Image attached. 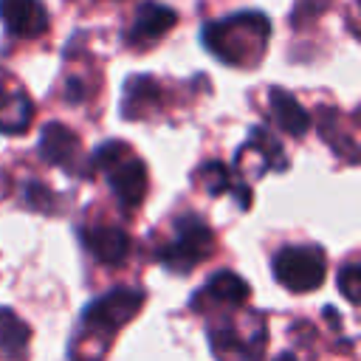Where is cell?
<instances>
[{
    "label": "cell",
    "instance_id": "1",
    "mask_svg": "<svg viewBox=\"0 0 361 361\" xmlns=\"http://www.w3.org/2000/svg\"><path fill=\"white\" fill-rule=\"evenodd\" d=\"M206 51L231 68H251L262 59L271 39V20L262 11H237L200 28Z\"/></svg>",
    "mask_w": 361,
    "mask_h": 361
},
{
    "label": "cell",
    "instance_id": "2",
    "mask_svg": "<svg viewBox=\"0 0 361 361\" xmlns=\"http://www.w3.org/2000/svg\"><path fill=\"white\" fill-rule=\"evenodd\" d=\"M144 305V290L141 288H113L93 299L79 319V336L71 344V358H76L82 350L87 355L82 361H102L107 353L110 338L124 327Z\"/></svg>",
    "mask_w": 361,
    "mask_h": 361
},
{
    "label": "cell",
    "instance_id": "3",
    "mask_svg": "<svg viewBox=\"0 0 361 361\" xmlns=\"http://www.w3.org/2000/svg\"><path fill=\"white\" fill-rule=\"evenodd\" d=\"M87 172L104 175L113 197L124 212L141 206L147 195V166L124 141H104L87 158Z\"/></svg>",
    "mask_w": 361,
    "mask_h": 361
},
{
    "label": "cell",
    "instance_id": "4",
    "mask_svg": "<svg viewBox=\"0 0 361 361\" xmlns=\"http://www.w3.org/2000/svg\"><path fill=\"white\" fill-rule=\"evenodd\" d=\"M212 251H214L212 226L195 212H186L175 217L172 237L164 245H158L155 259L172 274H192L203 259H209Z\"/></svg>",
    "mask_w": 361,
    "mask_h": 361
},
{
    "label": "cell",
    "instance_id": "5",
    "mask_svg": "<svg viewBox=\"0 0 361 361\" xmlns=\"http://www.w3.org/2000/svg\"><path fill=\"white\" fill-rule=\"evenodd\" d=\"M271 268L282 288L293 293H307L324 282L327 259L319 245H288L274 257Z\"/></svg>",
    "mask_w": 361,
    "mask_h": 361
},
{
    "label": "cell",
    "instance_id": "6",
    "mask_svg": "<svg viewBox=\"0 0 361 361\" xmlns=\"http://www.w3.org/2000/svg\"><path fill=\"white\" fill-rule=\"evenodd\" d=\"M39 155L54 164V166H62L65 172L71 175H79V178H87V158L82 152V144L76 138L73 130H68L65 124L59 121H48L39 133Z\"/></svg>",
    "mask_w": 361,
    "mask_h": 361
},
{
    "label": "cell",
    "instance_id": "7",
    "mask_svg": "<svg viewBox=\"0 0 361 361\" xmlns=\"http://www.w3.org/2000/svg\"><path fill=\"white\" fill-rule=\"evenodd\" d=\"M251 288L231 271H217L200 290L192 293V310L203 313V310H214V307H240L243 302H248Z\"/></svg>",
    "mask_w": 361,
    "mask_h": 361
},
{
    "label": "cell",
    "instance_id": "8",
    "mask_svg": "<svg viewBox=\"0 0 361 361\" xmlns=\"http://www.w3.org/2000/svg\"><path fill=\"white\" fill-rule=\"evenodd\" d=\"M175 23H178V14L169 6L147 0V3H141L135 8V17L124 31V42L130 48H147L155 39H161Z\"/></svg>",
    "mask_w": 361,
    "mask_h": 361
},
{
    "label": "cell",
    "instance_id": "9",
    "mask_svg": "<svg viewBox=\"0 0 361 361\" xmlns=\"http://www.w3.org/2000/svg\"><path fill=\"white\" fill-rule=\"evenodd\" d=\"M79 240H82L85 251L102 265H121L133 251V243H130L127 231L118 228V226H107V223L82 228Z\"/></svg>",
    "mask_w": 361,
    "mask_h": 361
},
{
    "label": "cell",
    "instance_id": "10",
    "mask_svg": "<svg viewBox=\"0 0 361 361\" xmlns=\"http://www.w3.org/2000/svg\"><path fill=\"white\" fill-rule=\"evenodd\" d=\"M209 341H212V350L217 355V361H257L259 350H262V341H265V333H243L240 324L234 322H226V324H214L209 330Z\"/></svg>",
    "mask_w": 361,
    "mask_h": 361
},
{
    "label": "cell",
    "instance_id": "11",
    "mask_svg": "<svg viewBox=\"0 0 361 361\" xmlns=\"http://www.w3.org/2000/svg\"><path fill=\"white\" fill-rule=\"evenodd\" d=\"M0 20L11 37L37 39L48 28V11L42 0H0Z\"/></svg>",
    "mask_w": 361,
    "mask_h": 361
},
{
    "label": "cell",
    "instance_id": "12",
    "mask_svg": "<svg viewBox=\"0 0 361 361\" xmlns=\"http://www.w3.org/2000/svg\"><path fill=\"white\" fill-rule=\"evenodd\" d=\"M268 107L274 121L279 124V130H285L293 138H302L310 130V116L307 110L293 99V93L282 90V87H271L268 90Z\"/></svg>",
    "mask_w": 361,
    "mask_h": 361
},
{
    "label": "cell",
    "instance_id": "13",
    "mask_svg": "<svg viewBox=\"0 0 361 361\" xmlns=\"http://www.w3.org/2000/svg\"><path fill=\"white\" fill-rule=\"evenodd\" d=\"M161 102V87L152 76H130L121 96V116L124 118H144Z\"/></svg>",
    "mask_w": 361,
    "mask_h": 361
},
{
    "label": "cell",
    "instance_id": "14",
    "mask_svg": "<svg viewBox=\"0 0 361 361\" xmlns=\"http://www.w3.org/2000/svg\"><path fill=\"white\" fill-rule=\"evenodd\" d=\"M28 336V324L14 310L0 307V361H23Z\"/></svg>",
    "mask_w": 361,
    "mask_h": 361
},
{
    "label": "cell",
    "instance_id": "15",
    "mask_svg": "<svg viewBox=\"0 0 361 361\" xmlns=\"http://www.w3.org/2000/svg\"><path fill=\"white\" fill-rule=\"evenodd\" d=\"M31 118H34V104H31L28 93L20 90V87H14L8 93V99H6V104L0 107V133L20 135V133L28 130Z\"/></svg>",
    "mask_w": 361,
    "mask_h": 361
},
{
    "label": "cell",
    "instance_id": "16",
    "mask_svg": "<svg viewBox=\"0 0 361 361\" xmlns=\"http://www.w3.org/2000/svg\"><path fill=\"white\" fill-rule=\"evenodd\" d=\"M245 144H248L254 152L262 155V166H265V169L282 172V169L288 166V158H285V152H282V144L271 135V130H265V127H251Z\"/></svg>",
    "mask_w": 361,
    "mask_h": 361
},
{
    "label": "cell",
    "instance_id": "17",
    "mask_svg": "<svg viewBox=\"0 0 361 361\" xmlns=\"http://www.w3.org/2000/svg\"><path fill=\"white\" fill-rule=\"evenodd\" d=\"M197 180H200V183H203V189H206L209 195H214V197L231 189L228 169H226L220 161H209V164H203V166L197 169Z\"/></svg>",
    "mask_w": 361,
    "mask_h": 361
},
{
    "label": "cell",
    "instance_id": "18",
    "mask_svg": "<svg viewBox=\"0 0 361 361\" xmlns=\"http://www.w3.org/2000/svg\"><path fill=\"white\" fill-rule=\"evenodd\" d=\"M20 192H23V203L28 209H34V212H54L56 209L54 192L45 183H39V180H25Z\"/></svg>",
    "mask_w": 361,
    "mask_h": 361
},
{
    "label": "cell",
    "instance_id": "19",
    "mask_svg": "<svg viewBox=\"0 0 361 361\" xmlns=\"http://www.w3.org/2000/svg\"><path fill=\"white\" fill-rule=\"evenodd\" d=\"M358 285H361V271H358V262H347V265L338 271V288H341V293H344V296H347L353 305H358V299H361Z\"/></svg>",
    "mask_w": 361,
    "mask_h": 361
},
{
    "label": "cell",
    "instance_id": "20",
    "mask_svg": "<svg viewBox=\"0 0 361 361\" xmlns=\"http://www.w3.org/2000/svg\"><path fill=\"white\" fill-rule=\"evenodd\" d=\"M6 99H8V93H6V87H3V76H0V107L6 104Z\"/></svg>",
    "mask_w": 361,
    "mask_h": 361
},
{
    "label": "cell",
    "instance_id": "21",
    "mask_svg": "<svg viewBox=\"0 0 361 361\" xmlns=\"http://www.w3.org/2000/svg\"><path fill=\"white\" fill-rule=\"evenodd\" d=\"M274 361H296V358H293V353H282V355H276Z\"/></svg>",
    "mask_w": 361,
    "mask_h": 361
}]
</instances>
